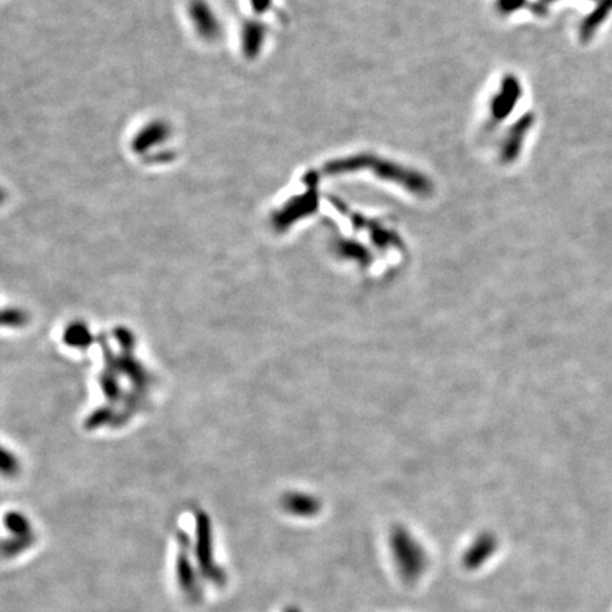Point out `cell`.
Masks as SVG:
<instances>
[{
    "mask_svg": "<svg viewBox=\"0 0 612 612\" xmlns=\"http://www.w3.org/2000/svg\"><path fill=\"white\" fill-rule=\"evenodd\" d=\"M365 169H367L377 177L387 180V182L400 185L415 196L428 197L433 193V183L424 174L374 155H356L342 160L331 162L326 166V172L331 174L354 173Z\"/></svg>",
    "mask_w": 612,
    "mask_h": 612,
    "instance_id": "cell-1",
    "label": "cell"
},
{
    "mask_svg": "<svg viewBox=\"0 0 612 612\" xmlns=\"http://www.w3.org/2000/svg\"><path fill=\"white\" fill-rule=\"evenodd\" d=\"M195 559L197 568L204 580L214 586H224L227 575L224 570L217 565L213 557V537L210 520L204 513H200L196 520V538H195Z\"/></svg>",
    "mask_w": 612,
    "mask_h": 612,
    "instance_id": "cell-2",
    "label": "cell"
},
{
    "mask_svg": "<svg viewBox=\"0 0 612 612\" xmlns=\"http://www.w3.org/2000/svg\"><path fill=\"white\" fill-rule=\"evenodd\" d=\"M179 554L176 560V579L180 591L188 598L196 601L201 597V586H200V570L196 568L190 553L193 547L190 545V538L185 531H179Z\"/></svg>",
    "mask_w": 612,
    "mask_h": 612,
    "instance_id": "cell-3",
    "label": "cell"
},
{
    "mask_svg": "<svg viewBox=\"0 0 612 612\" xmlns=\"http://www.w3.org/2000/svg\"><path fill=\"white\" fill-rule=\"evenodd\" d=\"M522 95V88L516 77L506 76L502 81L500 91L495 95L490 105L492 124H499L505 119L516 106Z\"/></svg>",
    "mask_w": 612,
    "mask_h": 612,
    "instance_id": "cell-4",
    "label": "cell"
},
{
    "mask_svg": "<svg viewBox=\"0 0 612 612\" xmlns=\"http://www.w3.org/2000/svg\"><path fill=\"white\" fill-rule=\"evenodd\" d=\"M533 122H534V117L531 114H527L523 118H520L509 129L508 136L505 139V143H503V148H502V155H500L502 162L511 163L519 156L520 149L523 147V140H524L529 129L531 128Z\"/></svg>",
    "mask_w": 612,
    "mask_h": 612,
    "instance_id": "cell-5",
    "label": "cell"
},
{
    "mask_svg": "<svg viewBox=\"0 0 612 612\" xmlns=\"http://www.w3.org/2000/svg\"><path fill=\"white\" fill-rule=\"evenodd\" d=\"M612 12V0H599L598 5L594 8L593 13L588 15L583 24L580 26V39L583 42H588L593 39L597 28L605 22V19Z\"/></svg>",
    "mask_w": 612,
    "mask_h": 612,
    "instance_id": "cell-6",
    "label": "cell"
},
{
    "mask_svg": "<svg viewBox=\"0 0 612 612\" xmlns=\"http://www.w3.org/2000/svg\"><path fill=\"white\" fill-rule=\"evenodd\" d=\"M33 542H34L33 534L31 536H13V537L5 540V543H3V556L6 559L15 557L19 553L24 552L26 549H28Z\"/></svg>",
    "mask_w": 612,
    "mask_h": 612,
    "instance_id": "cell-7",
    "label": "cell"
},
{
    "mask_svg": "<svg viewBox=\"0 0 612 612\" xmlns=\"http://www.w3.org/2000/svg\"><path fill=\"white\" fill-rule=\"evenodd\" d=\"M6 527L13 536H31L30 524L27 519L20 513H9L5 519Z\"/></svg>",
    "mask_w": 612,
    "mask_h": 612,
    "instance_id": "cell-8",
    "label": "cell"
},
{
    "mask_svg": "<svg viewBox=\"0 0 612 612\" xmlns=\"http://www.w3.org/2000/svg\"><path fill=\"white\" fill-rule=\"evenodd\" d=\"M286 509L295 515H311L315 509V503L311 499L294 496L286 500Z\"/></svg>",
    "mask_w": 612,
    "mask_h": 612,
    "instance_id": "cell-9",
    "label": "cell"
},
{
    "mask_svg": "<svg viewBox=\"0 0 612 612\" xmlns=\"http://www.w3.org/2000/svg\"><path fill=\"white\" fill-rule=\"evenodd\" d=\"M523 3L524 0H497V10L503 15H508L522 8Z\"/></svg>",
    "mask_w": 612,
    "mask_h": 612,
    "instance_id": "cell-10",
    "label": "cell"
},
{
    "mask_svg": "<svg viewBox=\"0 0 612 612\" xmlns=\"http://www.w3.org/2000/svg\"><path fill=\"white\" fill-rule=\"evenodd\" d=\"M553 2H556V0H538V3H537V6H536V10H538V12H545V9H546L550 3H553Z\"/></svg>",
    "mask_w": 612,
    "mask_h": 612,
    "instance_id": "cell-11",
    "label": "cell"
},
{
    "mask_svg": "<svg viewBox=\"0 0 612 612\" xmlns=\"http://www.w3.org/2000/svg\"><path fill=\"white\" fill-rule=\"evenodd\" d=\"M285 612H299V609H297V608H288Z\"/></svg>",
    "mask_w": 612,
    "mask_h": 612,
    "instance_id": "cell-12",
    "label": "cell"
}]
</instances>
